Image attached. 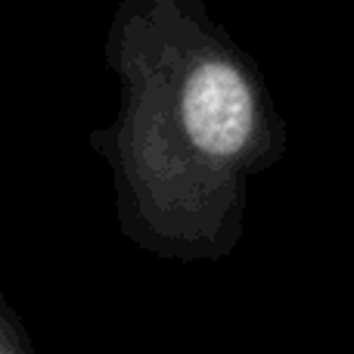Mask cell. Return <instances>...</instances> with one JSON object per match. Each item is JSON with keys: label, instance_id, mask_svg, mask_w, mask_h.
Segmentation results:
<instances>
[{"label": "cell", "instance_id": "cell-1", "mask_svg": "<svg viewBox=\"0 0 354 354\" xmlns=\"http://www.w3.org/2000/svg\"><path fill=\"white\" fill-rule=\"evenodd\" d=\"M183 124L199 149L233 156L252 131V93L243 72L221 56L199 59L183 84Z\"/></svg>", "mask_w": 354, "mask_h": 354}]
</instances>
